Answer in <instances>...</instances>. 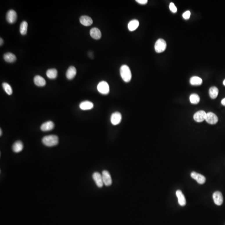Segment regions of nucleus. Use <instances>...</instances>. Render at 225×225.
<instances>
[{
  "label": "nucleus",
  "mask_w": 225,
  "mask_h": 225,
  "mask_svg": "<svg viewBox=\"0 0 225 225\" xmlns=\"http://www.w3.org/2000/svg\"><path fill=\"white\" fill-rule=\"evenodd\" d=\"M42 141L46 146L52 147L58 144V138L56 135H48L44 137Z\"/></svg>",
  "instance_id": "1"
},
{
  "label": "nucleus",
  "mask_w": 225,
  "mask_h": 225,
  "mask_svg": "<svg viewBox=\"0 0 225 225\" xmlns=\"http://www.w3.org/2000/svg\"><path fill=\"white\" fill-rule=\"evenodd\" d=\"M120 76L125 82H130L132 79V74L131 70L128 66L123 65L121 66L120 70Z\"/></svg>",
  "instance_id": "2"
},
{
  "label": "nucleus",
  "mask_w": 225,
  "mask_h": 225,
  "mask_svg": "<svg viewBox=\"0 0 225 225\" xmlns=\"http://www.w3.org/2000/svg\"><path fill=\"white\" fill-rule=\"evenodd\" d=\"M101 175L104 186L106 187L111 186L113 184V180L110 172L108 170H104L102 171Z\"/></svg>",
  "instance_id": "3"
},
{
  "label": "nucleus",
  "mask_w": 225,
  "mask_h": 225,
  "mask_svg": "<svg viewBox=\"0 0 225 225\" xmlns=\"http://www.w3.org/2000/svg\"><path fill=\"white\" fill-rule=\"evenodd\" d=\"M167 47L166 42L163 39H159L156 42L155 44V51L158 53L163 52Z\"/></svg>",
  "instance_id": "4"
},
{
  "label": "nucleus",
  "mask_w": 225,
  "mask_h": 225,
  "mask_svg": "<svg viewBox=\"0 0 225 225\" xmlns=\"http://www.w3.org/2000/svg\"><path fill=\"white\" fill-rule=\"evenodd\" d=\"M97 89L98 92L102 94L107 95L109 93V86L106 81H102L98 85Z\"/></svg>",
  "instance_id": "5"
},
{
  "label": "nucleus",
  "mask_w": 225,
  "mask_h": 225,
  "mask_svg": "<svg viewBox=\"0 0 225 225\" xmlns=\"http://www.w3.org/2000/svg\"><path fill=\"white\" fill-rule=\"evenodd\" d=\"M92 177L98 188H101L103 187L104 186V184L102 179L101 174L96 171L94 172L93 174Z\"/></svg>",
  "instance_id": "6"
},
{
  "label": "nucleus",
  "mask_w": 225,
  "mask_h": 225,
  "mask_svg": "<svg viewBox=\"0 0 225 225\" xmlns=\"http://www.w3.org/2000/svg\"><path fill=\"white\" fill-rule=\"evenodd\" d=\"M17 19V13L15 10H10L8 11L6 15V19L8 22L13 24L16 22Z\"/></svg>",
  "instance_id": "7"
},
{
  "label": "nucleus",
  "mask_w": 225,
  "mask_h": 225,
  "mask_svg": "<svg viewBox=\"0 0 225 225\" xmlns=\"http://www.w3.org/2000/svg\"><path fill=\"white\" fill-rule=\"evenodd\" d=\"M122 120V116L121 114L118 112H116L113 113L111 117V121L113 125H118Z\"/></svg>",
  "instance_id": "8"
},
{
  "label": "nucleus",
  "mask_w": 225,
  "mask_h": 225,
  "mask_svg": "<svg viewBox=\"0 0 225 225\" xmlns=\"http://www.w3.org/2000/svg\"><path fill=\"white\" fill-rule=\"evenodd\" d=\"M205 120L209 124H215L218 122V118L214 113L208 112L206 115Z\"/></svg>",
  "instance_id": "9"
},
{
  "label": "nucleus",
  "mask_w": 225,
  "mask_h": 225,
  "mask_svg": "<svg viewBox=\"0 0 225 225\" xmlns=\"http://www.w3.org/2000/svg\"><path fill=\"white\" fill-rule=\"evenodd\" d=\"M213 201L215 204L218 206L222 205L224 201L223 195L220 191H216L213 195Z\"/></svg>",
  "instance_id": "10"
},
{
  "label": "nucleus",
  "mask_w": 225,
  "mask_h": 225,
  "mask_svg": "<svg viewBox=\"0 0 225 225\" xmlns=\"http://www.w3.org/2000/svg\"><path fill=\"white\" fill-rule=\"evenodd\" d=\"M191 178L197 181L198 183L200 184H203L205 183L206 179L204 176L201 174H199L195 172H193L190 174Z\"/></svg>",
  "instance_id": "11"
},
{
  "label": "nucleus",
  "mask_w": 225,
  "mask_h": 225,
  "mask_svg": "<svg viewBox=\"0 0 225 225\" xmlns=\"http://www.w3.org/2000/svg\"><path fill=\"white\" fill-rule=\"evenodd\" d=\"M206 113L204 111H200L195 113L193 116L194 120L197 122H201L205 120Z\"/></svg>",
  "instance_id": "12"
},
{
  "label": "nucleus",
  "mask_w": 225,
  "mask_h": 225,
  "mask_svg": "<svg viewBox=\"0 0 225 225\" xmlns=\"http://www.w3.org/2000/svg\"><path fill=\"white\" fill-rule=\"evenodd\" d=\"M79 20H80V24L86 26H91L93 23L91 18L87 16H81Z\"/></svg>",
  "instance_id": "13"
},
{
  "label": "nucleus",
  "mask_w": 225,
  "mask_h": 225,
  "mask_svg": "<svg viewBox=\"0 0 225 225\" xmlns=\"http://www.w3.org/2000/svg\"><path fill=\"white\" fill-rule=\"evenodd\" d=\"M176 195L178 198L179 204L182 206H185L186 203V199L182 191L180 190H177L176 192Z\"/></svg>",
  "instance_id": "14"
},
{
  "label": "nucleus",
  "mask_w": 225,
  "mask_h": 225,
  "mask_svg": "<svg viewBox=\"0 0 225 225\" xmlns=\"http://www.w3.org/2000/svg\"><path fill=\"white\" fill-rule=\"evenodd\" d=\"M54 127V124L52 121H48L44 123L41 125V129L43 132L51 131Z\"/></svg>",
  "instance_id": "15"
},
{
  "label": "nucleus",
  "mask_w": 225,
  "mask_h": 225,
  "mask_svg": "<svg viewBox=\"0 0 225 225\" xmlns=\"http://www.w3.org/2000/svg\"><path fill=\"white\" fill-rule=\"evenodd\" d=\"M76 74V69L75 67L71 66L66 72V77L69 80L73 79Z\"/></svg>",
  "instance_id": "16"
},
{
  "label": "nucleus",
  "mask_w": 225,
  "mask_h": 225,
  "mask_svg": "<svg viewBox=\"0 0 225 225\" xmlns=\"http://www.w3.org/2000/svg\"><path fill=\"white\" fill-rule=\"evenodd\" d=\"M90 34L92 38L96 40L100 39L101 37V32L100 30L97 28H93L91 29Z\"/></svg>",
  "instance_id": "17"
},
{
  "label": "nucleus",
  "mask_w": 225,
  "mask_h": 225,
  "mask_svg": "<svg viewBox=\"0 0 225 225\" xmlns=\"http://www.w3.org/2000/svg\"><path fill=\"white\" fill-rule=\"evenodd\" d=\"M93 103L88 100L83 101L79 105V107L82 110H91L93 108Z\"/></svg>",
  "instance_id": "18"
},
{
  "label": "nucleus",
  "mask_w": 225,
  "mask_h": 225,
  "mask_svg": "<svg viewBox=\"0 0 225 225\" xmlns=\"http://www.w3.org/2000/svg\"><path fill=\"white\" fill-rule=\"evenodd\" d=\"M34 82L36 86L39 87H44L46 84V81L44 78L39 75L35 76Z\"/></svg>",
  "instance_id": "19"
},
{
  "label": "nucleus",
  "mask_w": 225,
  "mask_h": 225,
  "mask_svg": "<svg viewBox=\"0 0 225 225\" xmlns=\"http://www.w3.org/2000/svg\"><path fill=\"white\" fill-rule=\"evenodd\" d=\"M23 148H24V145L22 142L20 141H18L14 143L12 146L13 151L15 153H19L22 151Z\"/></svg>",
  "instance_id": "20"
},
{
  "label": "nucleus",
  "mask_w": 225,
  "mask_h": 225,
  "mask_svg": "<svg viewBox=\"0 0 225 225\" xmlns=\"http://www.w3.org/2000/svg\"><path fill=\"white\" fill-rule=\"evenodd\" d=\"M5 61L8 63H12L15 62L16 60V55L11 53H7L3 55Z\"/></svg>",
  "instance_id": "21"
},
{
  "label": "nucleus",
  "mask_w": 225,
  "mask_h": 225,
  "mask_svg": "<svg viewBox=\"0 0 225 225\" xmlns=\"http://www.w3.org/2000/svg\"><path fill=\"white\" fill-rule=\"evenodd\" d=\"M139 25V22L137 20L134 19L129 22L128 24V28L131 31L136 30Z\"/></svg>",
  "instance_id": "22"
},
{
  "label": "nucleus",
  "mask_w": 225,
  "mask_h": 225,
  "mask_svg": "<svg viewBox=\"0 0 225 225\" xmlns=\"http://www.w3.org/2000/svg\"><path fill=\"white\" fill-rule=\"evenodd\" d=\"M46 74L47 76L50 79H55L58 75V71L56 69H49L47 71Z\"/></svg>",
  "instance_id": "23"
},
{
  "label": "nucleus",
  "mask_w": 225,
  "mask_h": 225,
  "mask_svg": "<svg viewBox=\"0 0 225 225\" xmlns=\"http://www.w3.org/2000/svg\"><path fill=\"white\" fill-rule=\"evenodd\" d=\"M190 84L193 86H199L202 84L203 80L201 78L194 76L190 78Z\"/></svg>",
  "instance_id": "24"
},
{
  "label": "nucleus",
  "mask_w": 225,
  "mask_h": 225,
  "mask_svg": "<svg viewBox=\"0 0 225 225\" xmlns=\"http://www.w3.org/2000/svg\"><path fill=\"white\" fill-rule=\"evenodd\" d=\"M219 89L217 87H211L209 89V94L210 96L212 99H215L218 96L219 94Z\"/></svg>",
  "instance_id": "25"
},
{
  "label": "nucleus",
  "mask_w": 225,
  "mask_h": 225,
  "mask_svg": "<svg viewBox=\"0 0 225 225\" xmlns=\"http://www.w3.org/2000/svg\"><path fill=\"white\" fill-rule=\"evenodd\" d=\"M28 23L26 21L22 22L20 25V32L22 35H26L27 33Z\"/></svg>",
  "instance_id": "26"
},
{
  "label": "nucleus",
  "mask_w": 225,
  "mask_h": 225,
  "mask_svg": "<svg viewBox=\"0 0 225 225\" xmlns=\"http://www.w3.org/2000/svg\"><path fill=\"white\" fill-rule=\"evenodd\" d=\"M190 103L193 104H198L199 102L200 98L198 95L196 93H193L190 96Z\"/></svg>",
  "instance_id": "27"
},
{
  "label": "nucleus",
  "mask_w": 225,
  "mask_h": 225,
  "mask_svg": "<svg viewBox=\"0 0 225 225\" xmlns=\"http://www.w3.org/2000/svg\"><path fill=\"white\" fill-rule=\"evenodd\" d=\"M2 87L4 90L6 92L8 95H11L13 93V90H12V88L10 87V85L8 83H5V82L3 83Z\"/></svg>",
  "instance_id": "28"
},
{
  "label": "nucleus",
  "mask_w": 225,
  "mask_h": 225,
  "mask_svg": "<svg viewBox=\"0 0 225 225\" xmlns=\"http://www.w3.org/2000/svg\"><path fill=\"white\" fill-rule=\"evenodd\" d=\"M169 8L171 12L173 13H175L177 11V7L175 6V4L173 3H170L169 5Z\"/></svg>",
  "instance_id": "29"
},
{
  "label": "nucleus",
  "mask_w": 225,
  "mask_h": 225,
  "mask_svg": "<svg viewBox=\"0 0 225 225\" xmlns=\"http://www.w3.org/2000/svg\"><path fill=\"white\" fill-rule=\"evenodd\" d=\"M190 16V12L189 10L186 11L183 14V17L186 20L188 19Z\"/></svg>",
  "instance_id": "30"
},
{
  "label": "nucleus",
  "mask_w": 225,
  "mask_h": 225,
  "mask_svg": "<svg viewBox=\"0 0 225 225\" xmlns=\"http://www.w3.org/2000/svg\"><path fill=\"white\" fill-rule=\"evenodd\" d=\"M136 1L138 3L142 5L146 4L148 2L147 0H136Z\"/></svg>",
  "instance_id": "31"
},
{
  "label": "nucleus",
  "mask_w": 225,
  "mask_h": 225,
  "mask_svg": "<svg viewBox=\"0 0 225 225\" xmlns=\"http://www.w3.org/2000/svg\"><path fill=\"white\" fill-rule=\"evenodd\" d=\"M222 104L223 106H225V98L222 99Z\"/></svg>",
  "instance_id": "32"
},
{
  "label": "nucleus",
  "mask_w": 225,
  "mask_h": 225,
  "mask_svg": "<svg viewBox=\"0 0 225 225\" xmlns=\"http://www.w3.org/2000/svg\"><path fill=\"white\" fill-rule=\"evenodd\" d=\"M3 39H2V38H1V44H0V45H1V46L2 45H3Z\"/></svg>",
  "instance_id": "33"
},
{
  "label": "nucleus",
  "mask_w": 225,
  "mask_h": 225,
  "mask_svg": "<svg viewBox=\"0 0 225 225\" xmlns=\"http://www.w3.org/2000/svg\"><path fill=\"white\" fill-rule=\"evenodd\" d=\"M2 134V132L1 129H0V136H1Z\"/></svg>",
  "instance_id": "34"
},
{
  "label": "nucleus",
  "mask_w": 225,
  "mask_h": 225,
  "mask_svg": "<svg viewBox=\"0 0 225 225\" xmlns=\"http://www.w3.org/2000/svg\"><path fill=\"white\" fill-rule=\"evenodd\" d=\"M223 84H224V86H225V79H224V81H223Z\"/></svg>",
  "instance_id": "35"
}]
</instances>
